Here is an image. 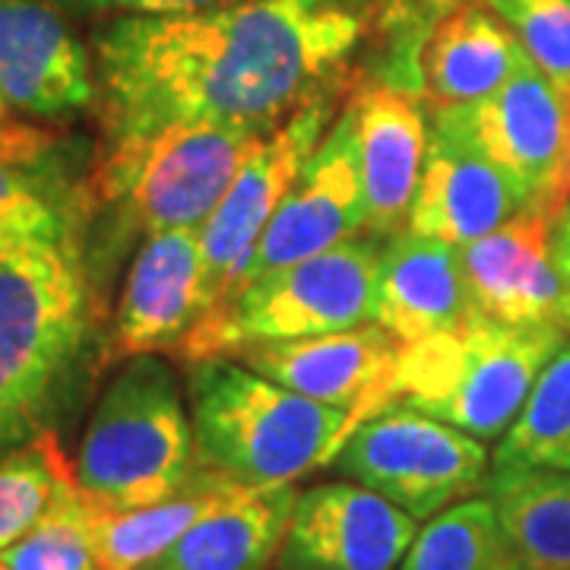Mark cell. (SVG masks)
<instances>
[{"instance_id": "cell-1", "label": "cell", "mask_w": 570, "mask_h": 570, "mask_svg": "<svg viewBox=\"0 0 570 570\" xmlns=\"http://www.w3.org/2000/svg\"><path fill=\"white\" fill-rule=\"evenodd\" d=\"M362 0H238L178 17H118L96 32L108 142L175 124L276 130L355 51Z\"/></svg>"}, {"instance_id": "cell-2", "label": "cell", "mask_w": 570, "mask_h": 570, "mask_svg": "<svg viewBox=\"0 0 570 570\" xmlns=\"http://www.w3.org/2000/svg\"><path fill=\"white\" fill-rule=\"evenodd\" d=\"M89 336L73 223L0 228V456L48 431Z\"/></svg>"}, {"instance_id": "cell-3", "label": "cell", "mask_w": 570, "mask_h": 570, "mask_svg": "<svg viewBox=\"0 0 570 570\" xmlns=\"http://www.w3.org/2000/svg\"><path fill=\"white\" fill-rule=\"evenodd\" d=\"M197 466L247 489L295 485L336 460L362 419L307 400L235 358L187 365Z\"/></svg>"}, {"instance_id": "cell-4", "label": "cell", "mask_w": 570, "mask_h": 570, "mask_svg": "<svg viewBox=\"0 0 570 570\" xmlns=\"http://www.w3.org/2000/svg\"><path fill=\"white\" fill-rule=\"evenodd\" d=\"M194 422L163 355L124 358L82 431L77 485L102 510L159 504L197 475Z\"/></svg>"}, {"instance_id": "cell-5", "label": "cell", "mask_w": 570, "mask_h": 570, "mask_svg": "<svg viewBox=\"0 0 570 570\" xmlns=\"http://www.w3.org/2000/svg\"><path fill=\"white\" fill-rule=\"evenodd\" d=\"M564 336L561 326H510L472 314L463 324L403 346L390 406L403 403L491 441L517 419Z\"/></svg>"}, {"instance_id": "cell-6", "label": "cell", "mask_w": 570, "mask_h": 570, "mask_svg": "<svg viewBox=\"0 0 570 570\" xmlns=\"http://www.w3.org/2000/svg\"><path fill=\"white\" fill-rule=\"evenodd\" d=\"M381 250V238L365 235L266 273L247 283L216 321L194 326L175 355L184 365H194L257 343H285L374 324Z\"/></svg>"}, {"instance_id": "cell-7", "label": "cell", "mask_w": 570, "mask_h": 570, "mask_svg": "<svg viewBox=\"0 0 570 570\" xmlns=\"http://www.w3.org/2000/svg\"><path fill=\"white\" fill-rule=\"evenodd\" d=\"M261 137L232 124H175L149 137L111 142L96 190L146 235L204 228Z\"/></svg>"}, {"instance_id": "cell-8", "label": "cell", "mask_w": 570, "mask_h": 570, "mask_svg": "<svg viewBox=\"0 0 570 570\" xmlns=\"http://www.w3.org/2000/svg\"><path fill=\"white\" fill-rule=\"evenodd\" d=\"M333 466L415 520L489 485V450L479 438L419 409L393 403L348 434Z\"/></svg>"}, {"instance_id": "cell-9", "label": "cell", "mask_w": 570, "mask_h": 570, "mask_svg": "<svg viewBox=\"0 0 570 570\" xmlns=\"http://www.w3.org/2000/svg\"><path fill=\"white\" fill-rule=\"evenodd\" d=\"M326 115V96H314L276 130L264 134L225 190L223 204L204 223V314L197 326L216 321L232 305L264 232L321 142Z\"/></svg>"}, {"instance_id": "cell-10", "label": "cell", "mask_w": 570, "mask_h": 570, "mask_svg": "<svg viewBox=\"0 0 570 570\" xmlns=\"http://www.w3.org/2000/svg\"><path fill=\"white\" fill-rule=\"evenodd\" d=\"M431 127L504 168L535 204L564 206L570 200V92L532 63L482 102L434 111Z\"/></svg>"}, {"instance_id": "cell-11", "label": "cell", "mask_w": 570, "mask_h": 570, "mask_svg": "<svg viewBox=\"0 0 570 570\" xmlns=\"http://www.w3.org/2000/svg\"><path fill=\"white\" fill-rule=\"evenodd\" d=\"M365 232L367 206L362 168H358V134H355V111L348 102L340 121L326 134V140L317 142L302 175L288 187L238 292L266 273L317 257Z\"/></svg>"}, {"instance_id": "cell-12", "label": "cell", "mask_w": 570, "mask_h": 570, "mask_svg": "<svg viewBox=\"0 0 570 570\" xmlns=\"http://www.w3.org/2000/svg\"><path fill=\"white\" fill-rule=\"evenodd\" d=\"M400 355L403 343L390 330L365 324L305 340L257 343L225 358H235L307 400L348 409L365 422L390 406V384Z\"/></svg>"}, {"instance_id": "cell-13", "label": "cell", "mask_w": 570, "mask_h": 570, "mask_svg": "<svg viewBox=\"0 0 570 570\" xmlns=\"http://www.w3.org/2000/svg\"><path fill=\"white\" fill-rule=\"evenodd\" d=\"M96 67L51 0H0V105L32 121L92 108Z\"/></svg>"}, {"instance_id": "cell-14", "label": "cell", "mask_w": 570, "mask_h": 570, "mask_svg": "<svg viewBox=\"0 0 570 570\" xmlns=\"http://www.w3.org/2000/svg\"><path fill=\"white\" fill-rule=\"evenodd\" d=\"M204 314L200 228L153 232L127 269L102 362L178 352Z\"/></svg>"}, {"instance_id": "cell-15", "label": "cell", "mask_w": 570, "mask_h": 570, "mask_svg": "<svg viewBox=\"0 0 570 570\" xmlns=\"http://www.w3.org/2000/svg\"><path fill=\"white\" fill-rule=\"evenodd\" d=\"M558 209L554 204H530L485 238L460 247L472 314L510 326L564 330V288L551 257Z\"/></svg>"}, {"instance_id": "cell-16", "label": "cell", "mask_w": 570, "mask_h": 570, "mask_svg": "<svg viewBox=\"0 0 570 570\" xmlns=\"http://www.w3.org/2000/svg\"><path fill=\"white\" fill-rule=\"evenodd\" d=\"M419 520L358 482H324L298 494L283 570H400Z\"/></svg>"}, {"instance_id": "cell-17", "label": "cell", "mask_w": 570, "mask_h": 570, "mask_svg": "<svg viewBox=\"0 0 570 570\" xmlns=\"http://www.w3.org/2000/svg\"><path fill=\"white\" fill-rule=\"evenodd\" d=\"M530 204H535L530 190L504 168L431 127L425 168L406 228L463 247L510 223Z\"/></svg>"}, {"instance_id": "cell-18", "label": "cell", "mask_w": 570, "mask_h": 570, "mask_svg": "<svg viewBox=\"0 0 570 570\" xmlns=\"http://www.w3.org/2000/svg\"><path fill=\"white\" fill-rule=\"evenodd\" d=\"M358 168L365 187L371 238H393L409 225L412 200L422 181L428 130L422 108L406 92L367 86L355 99Z\"/></svg>"}, {"instance_id": "cell-19", "label": "cell", "mask_w": 570, "mask_h": 570, "mask_svg": "<svg viewBox=\"0 0 570 570\" xmlns=\"http://www.w3.org/2000/svg\"><path fill=\"white\" fill-rule=\"evenodd\" d=\"M472 317L460 247L412 228L396 232L381 250L377 317L403 346Z\"/></svg>"}, {"instance_id": "cell-20", "label": "cell", "mask_w": 570, "mask_h": 570, "mask_svg": "<svg viewBox=\"0 0 570 570\" xmlns=\"http://www.w3.org/2000/svg\"><path fill=\"white\" fill-rule=\"evenodd\" d=\"M530 63L520 39L482 0H460L434 22L422 55L428 102L434 111L494 96Z\"/></svg>"}, {"instance_id": "cell-21", "label": "cell", "mask_w": 570, "mask_h": 570, "mask_svg": "<svg viewBox=\"0 0 570 570\" xmlns=\"http://www.w3.org/2000/svg\"><path fill=\"white\" fill-rule=\"evenodd\" d=\"M298 494L295 485L247 489L204 517L149 570H266L283 558Z\"/></svg>"}, {"instance_id": "cell-22", "label": "cell", "mask_w": 570, "mask_h": 570, "mask_svg": "<svg viewBox=\"0 0 570 570\" xmlns=\"http://www.w3.org/2000/svg\"><path fill=\"white\" fill-rule=\"evenodd\" d=\"M247 485H238L209 469H197L194 482L159 504L137 510H102L92 504L89 532L102 570H149L181 535L204 517L225 508Z\"/></svg>"}, {"instance_id": "cell-23", "label": "cell", "mask_w": 570, "mask_h": 570, "mask_svg": "<svg viewBox=\"0 0 570 570\" xmlns=\"http://www.w3.org/2000/svg\"><path fill=\"white\" fill-rule=\"evenodd\" d=\"M485 489L520 570H570V472L489 475Z\"/></svg>"}, {"instance_id": "cell-24", "label": "cell", "mask_w": 570, "mask_h": 570, "mask_svg": "<svg viewBox=\"0 0 570 570\" xmlns=\"http://www.w3.org/2000/svg\"><path fill=\"white\" fill-rule=\"evenodd\" d=\"M513 472H570V343L542 367L491 456V475Z\"/></svg>"}, {"instance_id": "cell-25", "label": "cell", "mask_w": 570, "mask_h": 570, "mask_svg": "<svg viewBox=\"0 0 570 570\" xmlns=\"http://www.w3.org/2000/svg\"><path fill=\"white\" fill-rule=\"evenodd\" d=\"M400 570H520L491 498H463L415 532Z\"/></svg>"}, {"instance_id": "cell-26", "label": "cell", "mask_w": 570, "mask_h": 570, "mask_svg": "<svg viewBox=\"0 0 570 570\" xmlns=\"http://www.w3.org/2000/svg\"><path fill=\"white\" fill-rule=\"evenodd\" d=\"M51 153V130L0 105V228H55L70 223L45 178Z\"/></svg>"}, {"instance_id": "cell-27", "label": "cell", "mask_w": 570, "mask_h": 570, "mask_svg": "<svg viewBox=\"0 0 570 570\" xmlns=\"http://www.w3.org/2000/svg\"><path fill=\"white\" fill-rule=\"evenodd\" d=\"M77 482L67 466L55 431H41L36 441L0 456V551L39 523L63 489Z\"/></svg>"}, {"instance_id": "cell-28", "label": "cell", "mask_w": 570, "mask_h": 570, "mask_svg": "<svg viewBox=\"0 0 570 570\" xmlns=\"http://www.w3.org/2000/svg\"><path fill=\"white\" fill-rule=\"evenodd\" d=\"M92 501L73 482L32 530L0 551L10 570H102L89 532Z\"/></svg>"}, {"instance_id": "cell-29", "label": "cell", "mask_w": 570, "mask_h": 570, "mask_svg": "<svg viewBox=\"0 0 570 570\" xmlns=\"http://www.w3.org/2000/svg\"><path fill=\"white\" fill-rule=\"evenodd\" d=\"M508 22L530 63L570 92V0H482Z\"/></svg>"}, {"instance_id": "cell-30", "label": "cell", "mask_w": 570, "mask_h": 570, "mask_svg": "<svg viewBox=\"0 0 570 570\" xmlns=\"http://www.w3.org/2000/svg\"><path fill=\"white\" fill-rule=\"evenodd\" d=\"M51 3L92 10V13H118V17H178V13L216 10L238 0H51Z\"/></svg>"}, {"instance_id": "cell-31", "label": "cell", "mask_w": 570, "mask_h": 570, "mask_svg": "<svg viewBox=\"0 0 570 570\" xmlns=\"http://www.w3.org/2000/svg\"><path fill=\"white\" fill-rule=\"evenodd\" d=\"M551 257L561 276V288H564V330L570 333V200L554 216V228H551Z\"/></svg>"}, {"instance_id": "cell-32", "label": "cell", "mask_w": 570, "mask_h": 570, "mask_svg": "<svg viewBox=\"0 0 570 570\" xmlns=\"http://www.w3.org/2000/svg\"><path fill=\"white\" fill-rule=\"evenodd\" d=\"M434 3H441V7H453V3H460V0H434Z\"/></svg>"}, {"instance_id": "cell-33", "label": "cell", "mask_w": 570, "mask_h": 570, "mask_svg": "<svg viewBox=\"0 0 570 570\" xmlns=\"http://www.w3.org/2000/svg\"><path fill=\"white\" fill-rule=\"evenodd\" d=\"M568 194H570V159H568Z\"/></svg>"}]
</instances>
